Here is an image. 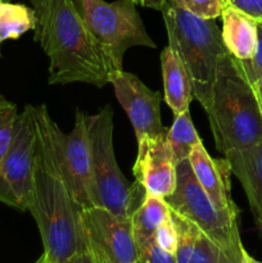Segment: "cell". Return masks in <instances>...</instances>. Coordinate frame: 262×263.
Returning a JSON list of instances; mask_svg holds the SVG:
<instances>
[{"instance_id":"6da1fadb","label":"cell","mask_w":262,"mask_h":263,"mask_svg":"<svg viewBox=\"0 0 262 263\" xmlns=\"http://www.w3.org/2000/svg\"><path fill=\"white\" fill-rule=\"evenodd\" d=\"M38 128L35 168L27 211L35 218L44 244L41 263H71L86 252L81 211L62 174L54 140V121L45 104L32 107Z\"/></svg>"},{"instance_id":"7a4b0ae2","label":"cell","mask_w":262,"mask_h":263,"mask_svg":"<svg viewBox=\"0 0 262 263\" xmlns=\"http://www.w3.org/2000/svg\"><path fill=\"white\" fill-rule=\"evenodd\" d=\"M33 39L49 58L50 85L108 84L109 61L72 0H31Z\"/></svg>"},{"instance_id":"3957f363","label":"cell","mask_w":262,"mask_h":263,"mask_svg":"<svg viewBox=\"0 0 262 263\" xmlns=\"http://www.w3.org/2000/svg\"><path fill=\"white\" fill-rule=\"evenodd\" d=\"M205 113L216 148L223 156L262 143V113L256 94L238 59L229 51L218 61Z\"/></svg>"},{"instance_id":"277c9868","label":"cell","mask_w":262,"mask_h":263,"mask_svg":"<svg viewBox=\"0 0 262 263\" xmlns=\"http://www.w3.org/2000/svg\"><path fill=\"white\" fill-rule=\"evenodd\" d=\"M166 25L169 46L180 57L188 69L193 95L203 109L210 105L217 64L226 48L215 20H205L163 0L161 8Z\"/></svg>"},{"instance_id":"5b68a950","label":"cell","mask_w":262,"mask_h":263,"mask_svg":"<svg viewBox=\"0 0 262 263\" xmlns=\"http://www.w3.org/2000/svg\"><path fill=\"white\" fill-rule=\"evenodd\" d=\"M92 172V203L113 215L130 220L146 193L135 181L130 184L118 167L113 149V110L104 105L95 115H87Z\"/></svg>"},{"instance_id":"8992f818","label":"cell","mask_w":262,"mask_h":263,"mask_svg":"<svg viewBox=\"0 0 262 263\" xmlns=\"http://www.w3.org/2000/svg\"><path fill=\"white\" fill-rule=\"evenodd\" d=\"M164 200L172 212L197 225L225 253L241 256L239 210H218L195 179L188 159L177 163L176 189Z\"/></svg>"},{"instance_id":"52a82bcc","label":"cell","mask_w":262,"mask_h":263,"mask_svg":"<svg viewBox=\"0 0 262 263\" xmlns=\"http://www.w3.org/2000/svg\"><path fill=\"white\" fill-rule=\"evenodd\" d=\"M89 30L102 46L110 68L123 69V55L133 46L156 48L133 0H73Z\"/></svg>"},{"instance_id":"ba28073f","label":"cell","mask_w":262,"mask_h":263,"mask_svg":"<svg viewBox=\"0 0 262 263\" xmlns=\"http://www.w3.org/2000/svg\"><path fill=\"white\" fill-rule=\"evenodd\" d=\"M32 107L26 105L18 113L12 141L0 159V202L21 211L30 204L38 148Z\"/></svg>"},{"instance_id":"9c48e42d","label":"cell","mask_w":262,"mask_h":263,"mask_svg":"<svg viewBox=\"0 0 262 263\" xmlns=\"http://www.w3.org/2000/svg\"><path fill=\"white\" fill-rule=\"evenodd\" d=\"M85 247L94 263H130L139 259L130 220L98 205L82 208Z\"/></svg>"},{"instance_id":"30bf717a","label":"cell","mask_w":262,"mask_h":263,"mask_svg":"<svg viewBox=\"0 0 262 263\" xmlns=\"http://www.w3.org/2000/svg\"><path fill=\"white\" fill-rule=\"evenodd\" d=\"M53 134L62 174L72 197L81 208L91 207L94 203L87 115L79 109L74 116V126L71 133H63L54 123Z\"/></svg>"},{"instance_id":"8fae6325","label":"cell","mask_w":262,"mask_h":263,"mask_svg":"<svg viewBox=\"0 0 262 263\" xmlns=\"http://www.w3.org/2000/svg\"><path fill=\"white\" fill-rule=\"evenodd\" d=\"M108 82L113 86L118 103L131 121L136 140L144 136L159 138L166 135L167 128L162 125L161 118V92L151 90L135 74L123 69L110 71Z\"/></svg>"},{"instance_id":"7c38bea8","label":"cell","mask_w":262,"mask_h":263,"mask_svg":"<svg viewBox=\"0 0 262 263\" xmlns=\"http://www.w3.org/2000/svg\"><path fill=\"white\" fill-rule=\"evenodd\" d=\"M176 166L166 135L144 136L138 140V156L133 172L146 194L159 198L171 195L176 189Z\"/></svg>"},{"instance_id":"4fadbf2b","label":"cell","mask_w":262,"mask_h":263,"mask_svg":"<svg viewBox=\"0 0 262 263\" xmlns=\"http://www.w3.org/2000/svg\"><path fill=\"white\" fill-rule=\"evenodd\" d=\"M188 161L195 179L218 210H238L231 198V167L228 159L212 158L200 141L193 148Z\"/></svg>"},{"instance_id":"5bb4252c","label":"cell","mask_w":262,"mask_h":263,"mask_svg":"<svg viewBox=\"0 0 262 263\" xmlns=\"http://www.w3.org/2000/svg\"><path fill=\"white\" fill-rule=\"evenodd\" d=\"M231 174L239 180L248 199L257 230L262 235V143L225 154Z\"/></svg>"},{"instance_id":"9a60e30c","label":"cell","mask_w":262,"mask_h":263,"mask_svg":"<svg viewBox=\"0 0 262 263\" xmlns=\"http://www.w3.org/2000/svg\"><path fill=\"white\" fill-rule=\"evenodd\" d=\"M171 218L177 231L176 263H218L223 254H229L189 220L172 211Z\"/></svg>"},{"instance_id":"2e32d148","label":"cell","mask_w":262,"mask_h":263,"mask_svg":"<svg viewBox=\"0 0 262 263\" xmlns=\"http://www.w3.org/2000/svg\"><path fill=\"white\" fill-rule=\"evenodd\" d=\"M221 37L226 50L238 61H249L258 43V23L226 4L221 13Z\"/></svg>"},{"instance_id":"e0dca14e","label":"cell","mask_w":262,"mask_h":263,"mask_svg":"<svg viewBox=\"0 0 262 263\" xmlns=\"http://www.w3.org/2000/svg\"><path fill=\"white\" fill-rule=\"evenodd\" d=\"M161 68L163 77L164 102L174 116L189 109L193 100V86L188 69L180 57L170 46L161 53Z\"/></svg>"},{"instance_id":"ac0fdd59","label":"cell","mask_w":262,"mask_h":263,"mask_svg":"<svg viewBox=\"0 0 262 263\" xmlns=\"http://www.w3.org/2000/svg\"><path fill=\"white\" fill-rule=\"evenodd\" d=\"M171 216L164 198L145 195L140 207L131 217V228L138 252L154 240L156 231Z\"/></svg>"},{"instance_id":"d6986e66","label":"cell","mask_w":262,"mask_h":263,"mask_svg":"<svg viewBox=\"0 0 262 263\" xmlns=\"http://www.w3.org/2000/svg\"><path fill=\"white\" fill-rule=\"evenodd\" d=\"M36 25L35 10L25 4L0 2V44L17 40L23 33L33 31Z\"/></svg>"},{"instance_id":"ffe728a7","label":"cell","mask_w":262,"mask_h":263,"mask_svg":"<svg viewBox=\"0 0 262 263\" xmlns=\"http://www.w3.org/2000/svg\"><path fill=\"white\" fill-rule=\"evenodd\" d=\"M166 139L171 148L175 163L177 164L189 158L193 148L202 141L195 130L189 109L175 116L174 123L167 130Z\"/></svg>"},{"instance_id":"44dd1931","label":"cell","mask_w":262,"mask_h":263,"mask_svg":"<svg viewBox=\"0 0 262 263\" xmlns=\"http://www.w3.org/2000/svg\"><path fill=\"white\" fill-rule=\"evenodd\" d=\"M17 116V105L9 100H5L4 98H0V159L12 141Z\"/></svg>"},{"instance_id":"7402d4cb","label":"cell","mask_w":262,"mask_h":263,"mask_svg":"<svg viewBox=\"0 0 262 263\" xmlns=\"http://www.w3.org/2000/svg\"><path fill=\"white\" fill-rule=\"evenodd\" d=\"M172 2L181 9L205 20H216L221 17V13L226 5L225 0H172Z\"/></svg>"},{"instance_id":"603a6c76","label":"cell","mask_w":262,"mask_h":263,"mask_svg":"<svg viewBox=\"0 0 262 263\" xmlns=\"http://www.w3.org/2000/svg\"><path fill=\"white\" fill-rule=\"evenodd\" d=\"M154 240L159 248L169 252V253L175 254L177 247V231L171 216L157 229Z\"/></svg>"},{"instance_id":"cb8c5ba5","label":"cell","mask_w":262,"mask_h":263,"mask_svg":"<svg viewBox=\"0 0 262 263\" xmlns=\"http://www.w3.org/2000/svg\"><path fill=\"white\" fill-rule=\"evenodd\" d=\"M238 62L251 84L256 80L262 79V25L258 23V43H257L254 55L249 61Z\"/></svg>"},{"instance_id":"d4e9b609","label":"cell","mask_w":262,"mask_h":263,"mask_svg":"<svg viewBox=\"0 0 262 263\" xmlns=\"http://www.w3.org/2000/svg\"><path fill=\"white\" fill-rule=\"evenodd\" d=\"M139 261L141 263H176L175 254L169 253L157 246L156 240L149 243L138 252Z\"/></svg>"},{"instance_id":"484cf974","label":"cell","mask_w":262,"mask_h":263,"mask_svg":"<svg viewBox=\"0 0 262 263\" xmlns=\"http://www.w3.org/2000/svg\"><path fill=\"white\" fill-rule=\"evenodd\" d=\"M226 4L262 25V0H225Z\"/></svg>"},{"instance_id":"4316f807","label":"cell","mask_w":262,"mask_h":263,"mask_svg":"<svg viewBox=\"0 0 262 263\" xmlns=\"http://www.w3.org/2000/svg\"><path fill=\"white\" fill-rule=\"evenodd\" d=\"M133 2L135 3V4L143 5V7L153 8V9L161 10L162 3H163V0H133Z\"/></svg>"},{"instance_id":"83f0119b","label":"cell","mask_w":262,"mask_h":263,"mask_svg":"<svg viewBox=\"0 0 262 263\" xmlns=\"http://www.w3.org/2000/svg\"><path fill=\"white\" fill-rule=\"evenodd\" d=\"M252 87L254 90V94H256L257 102H258L259 109H261L262 113V79L256 80V81L252 82Z\"/></svg>"},{"instance_id":"f1b7e54d","label":"cell","mask_w":262,"mask_h":263,"mask_svg":"<svg viewBox=\"0 0 262 263\" xmlns=\"http://www.w3.org/2000/svg\"><path fill=\"white\" fill-rule=\"evenodd\" d=\"M36 263H41V259H39ZM71 263H94V262H92L91 257L89 256L87 252H82V253H80Z\"/></svg>"},{"instance_id":"f546056e","label":"cell","mask_w":262,"mask_h":263,"mask_svg":"<svg viewBox=\"0 0 262 263\" xmlns=\"http://www.w3.org/2000/svg\"><path fill=\"white\" fill-rule=\"evenodd\" d=\"M218 263H243L241 256H231V254H223L222 258Z\"/></svg>"},{"instance_id":"4dcf8cb0","label":"cell","mask_w":262,"mask_h":263,"mask_svg":"<svg viewBox=\"0 0 262 263\" xmlns=\"http://www.w3.org/2000/svg\"><path fill=\"white\" fill-rule=\"evenodd\" d=\"M241 258H243V263H262V262L257 261V259H254L253 257H252L251 254H249L244 248H243V251H241Z\"/></svg>"},{"instance_id":"1f68e13d","label":"cell","mask_w":262,"mask_h":263,"mask_svg":"<svg viewBox=\"0 0 262 263\" xmlns=\"http://www.w3.org/2000/svg\"><path fill=\"white\" fill-rule=\"evenodd\" d=\"M0 2H10V0H0ZM0 46H2V44H0ZM0 59H2V49H0Z\"/></svg>"},{"instance_id":"d6a6232c","label":"cell","mask_w":262,"mask_h":263,"mask_svg":"<svg viewBox=\"0 0 262 263\" xmlns=\"http://www.w3.org/2000/svg\"><path fill=\"white\" fill-rule=\"evenodd\" d=\"M130 263H141V262L138 259V261H134V262H130Z\"/></svg>"},{"instance_id":"836d02e7","label":"cell","mask_w":262,"mask_h":263,"mask_svg":"<svg viewBox=\"0 0 262 263\" xmlns=\"http://www.w3.org/2000/svg\"><path fill=\"white\" fill-rule=\"evenodd\" d=\"M259 25H261V23H259Z\"/></svg>"}]
</instances>
